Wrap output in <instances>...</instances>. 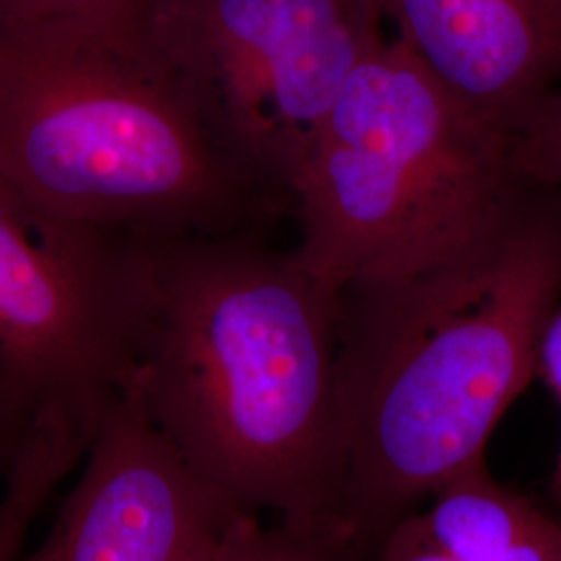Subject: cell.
I'll return each mask as SVG.
<instances>
[{
  "mask_svg": "<svg viewBox=\"0 0 561 561\" xmlns=\"http://www.w3.org/2000/svg\"><path fill=\"white\" fill-rule=\"evenodd\" d=\"M560 298L561 198L541 190L442 261L341 289L337 530L358 561L484 460Z\"/></svg>",
  "mask_w": 561,
  "mask_h": 561,
  "instance_id": "cell-1",
  "label": "cell"
},
{
  "mask_svg": "<svg viewBox=\"0 0 561 561\" xmlns=\"http://www.w3.org/2000/svg\"><path fill=\"white\" fill-rule=\"evenodd\" d=\"M141 254L127 391L238 514L340 535L341 291L264 231L141 238Z\"/></svg>",
  "mask_w": 561,
  "mask_h": 561,
  "instance_id": "cell-2",
  "label": "cell"
},
{
  "mask_svg": "<svg viewBox=\"0 0 561 561\" xmlns=\"http://www.w3.org/2000/svg\"><path fill=\"white\" fill-rule=\"evenodd\" d=\"M0 181L140 238L264 231L285 204L138 23L0 30Z\"/></svg>",
  "mask_w": 561,
  "mask_h": 561,
  "instance_id": "cell-3",
  "label": "cell"
},
{
  "mask_svg": "<svg viewBox=\"0 0 561 561\" xmlns=\"http://www.w3.org/2000/svg\"><path fill=\"white\" fill-rule=\"evenodd\" d=\"M533 190L514 138L454 99L400 38H385L343 85L301 167L294 254L337 291L400 277L477 240Z\"/></svg>",
  "mask_w": 561,
  "mask_h": 561,
  "instance_id": "cell-4",
  "label": "cell"
},
{
  "mask_svg": "<svg viewBox=\"0 0 561 561\" xmlns=\"http://www.w3.org/2000/svg\"><path fill=\"white\" fill-rule=\"evenodd\" d=\"M382 0H146L144 32L287 210L343 85L387 36Z\"/></svg>",
  "mask_w": 561,
  "mask_h": 561,
  "instance_id": "cell-5",
  "label": "cell"
},
{
  "mask_svg": "<svg viewBox=\"0 0 561 561\" xmlns=\"http://www.w3.org/2000/svg\"><path fill=\"white\" fill-rule=\"evenodd\" d=\"M141 314L140 236L65 221L0 181V379L36 419L92 439L134 377Z\"/></svg>",
  "mask_w": 561,
  "mask_h": 561,
  "instance_id": "cell-6",
  "label": "cell"
},
{
  "mask_svg": "<svg viewBox=\"0 0 561 561\" xmlns=\"http://www.w3.org/2000/svg\"><path fill=\"white\" fill-rule=\"evenodd\" d=\"M81 463L44 539L15 561H215L241 518L127 389L102 414Z\"/></svg>",
  "mask_w": 561,
  "mask_h": 561,
  "instance_id": "cell-7",
  "label": "cell"
},
{
  "mask_svg": "<svg viewBox=\"0 0 561 561\" xmlns=\"http://www.w3.org/2000/svg\"><path fill=\"white\" fill-rule=\"evenodd\" d=\"M382 9L422 67L510 138L561 88V0H382Z\"/></svg>",
  "mask_w": 561,
  "mask_h": 561,
  "instance_id": "cell-8",
  "label": "cell"
},
{
  "mask_svg": "<svg viewBox=\"0 0 561 561\" xmlns=\"http://www.w3.org/2000/svg\"><path fill=\"white\" fill-rule=\"evenodd\" d=\"M405 520L449 560L561 561V520L495 481L484 460L463 468Z\"/></svg>",
  "mask_w": 561,
  "mask_h": 561,
  "instance_id": "cell-9",
  "label": "cell"
},
{
  "mask_svg": "<svg viewBox=\"0 0 561 561\" xmlns=\"http://www.w3.org/2000/svg\"><path fill=\"white\" fill-rule=\"evenodd\" d=\"M88 437L57 419L36 422L0 495V561H15L32 526L62 481L80 466Z\"/></svg>",
  "mask_w": 561,
  "mask_h": 561,
  "instance_id": "cell-10",
  "label": "cell"
},
{
  "mask_svg": "<svg viewBox=\"0 0 561 561\" xmlns=\"http://www.w3.org/2000/svg\"><path fill=\"white\" fill-rule=\"evenodd\" d=\"M215 561H358L337 533L241 516Z\"/></svg>",
  "mask_w": 561,
  "mask_h": 561,
  "instance_id": "cell-11",
  "label": "cell"
},
{
  "mask_svg": "<svg viewBox=\"0 0 561 561\" xmlns=\"http://www.w3.org/2000/svg\"><path fill=\"white\" fill-rule=\"evenodd\" d=\"M514 157L528 185L561 198V88L542 101L514 138Z\"/></svg>",
  "mask_w": 561,
  "mask_h": 561,
  "instance_id": "cell-12",
  "label": "cell"
},
{
  "mask_svg": "<svg viewBox=\"0 0 561 561\" xmlns=\"http://www.w3.org/2000/svg\"><path fill=\"white\" fill-rule=\"evenodd\" d=\"M146 0H0V30L42 23H138Z\"/></svg>",
  "mask_w": 561,
  "mask_h": 561,
  "instance_id": "cell-13",
  "label": "cell"
},
{
  "mask_svg": "<svg viewBox=\"0 0 561 561\" xmlns=\"http://www.w3.org/2000/svg\"><path fill=\"white\" fill-rule=\"evenodd\" d=\"M38 419L0 379V479L4 481L20 460Z\"/></svg>",
  "mask_w": 561,
  "mask_h": 561,
  "instance_id": "cell-14",
  "label": "cell"
},
{
  "mask_svg": "<svg viewBox=\"0 0 561 561\" xmlns=\"http://www.w3.org/2000/svg\"><path fill=\"white\" fill-rule=\"evenodd\" d=\"M368 561H454L422 541L421 535L403 520Z\"/></svg>",
  "mask_w": 561,
  "mask_h": 561,
  "instance_id": "cell-15",
  "label": "cell"
},
{
  "mask_svg": "<svg viewBox=\"0 0 561 561\" xmlns=\"http://www.w3.org/2000/svg\"><path fill=\"white\" fill-rule=\"evenodd\" d=\"M539 377L561 403V306L542 333Z\"/></svg>",
  "mask_w": 561,
  "mask_h": 561,
  "instance_id": "cell-16",
  "label": "cell"
},
{
  "mask_svg": "<svg viewBox=\"0 0 561 561\" xmlns=\"http://www.w3.org/2000/svg\"><path fill=\"white\" fill-rule=\"evenodd\" d=\"M551 489H553V495L561 500V447L560 454H558V461H556V470H553V481H551Z\"/></svg>",
  "mask_w": 561,
  "mask_h": 561,
  "instance_id": "cell-17",
  "label": "cell"
}]
</instances>
